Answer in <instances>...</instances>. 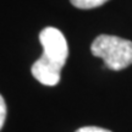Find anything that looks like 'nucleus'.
Masks as SVG:
<instances>
[{
	"instance_id": "f257e3e1",
	"label": "nucleus",
	"mask_w": 132,
	"mask_h": 132,
	"mask_svg": "<svg viewBox=\"0 0 132 132\" xmlns=\"http://www.w3.org/2000/svg\"><path fill=\"white\" fill-rule=\"evenodd\" d=\"M39 42L43 47V55L32 65V75L44 86H56L69 56L66 38L55 27H45L39 33Z\"/></svg>"
},
{
	"instance_id": "f03ea898",
	"label": "nucleus",
	"mask_w": 132,
	"mask_h": 132,
	"mask_svg": "<svg viewBox=\"0 0 132 132\" xmlns=\"http://www.w3.org/2000/svg\"><path fill=\"white\" fill-rule=\"evenodd\" d=\"M90 52L102 57L104 65L113 71L123 70L132 64V42L116 36H98L90 45Z\"/></svg>"
},
{
	"instance_id": "7ed1b4c3",
	"label": "nucleus",
	"mask_w": 132,
	"mask_h": 132,
	"mask_svg": "<svg viewBox=\"0 0 132 132\" xmlns=\"http://www.w3.org/2000/svg\"><path fill=\"white\" fill-rule=\"evenodd\" d=\"M109 0H70V3L75 7L81 10H89L94 9L98 6H102L103 4H105Z\"/></svg>"
},
{
	"instance_id": "20e7f679",
	"label": "nucleus",
	"mask_w": 132,
	"mask_h": 132,
	"mask_svg": "<svg viewBox=\"0 0 132 132\" xmlns=\"http://www.w3.org/2000/svg\"><path fill=\"white\" fill-rule=\"evenodd\" d=\"M6 119V103H5L3 95L0 94V130L3 128Z\"/></svg>"
},
{
	"instance_id": "39448f33",
	"label": "nucleus",
	"mask_w": 132,
	"mask_h": 132,
	"mask_svg": "<svg viewBox=\"0 0 132 132\" xmlns=\"http://www.w3.org/2000/svg\"><path fill=\"white\" fill-rule=\"evenodd\" d=\"M76 132H111V131L102 128V127H95V126H87V127L78 128Z\"/></svg>"
}]
</instances>
